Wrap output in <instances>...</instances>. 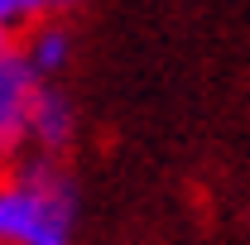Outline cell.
Here are the masks:
<instances>
[{
  "label": "cell",
  "instance_id": "5",
  "mask_svg": "<svg viewBox=\"0 0 250 245\" xmlns=\"http://www.w3.org/2000/svg\"><path fill=\"white\" fill-rule=\"evenodd\" d=\"M72 5H82V0H0V34H20V29H29L34 20L67 15Z\"/></svg>",
  "mask_w": 250,
  "mask_h": 245
},
{
  "label": "cell",
  "instance_id": "1",
  "mask_svg": "<svg viewBox=\"0 0 250 245\" xmlns=\"http://www.w3.org/2000/svg\"><path fill=\"white\" fill-rule=\"evenodd\" d=\"M77 192L58 159L20 154L0 173V245H67Z\"/></svg>",
  "mask_w": 250,
  "mask_h": 245
},
{
  "label": "cell",
  "instance_id": "4",
  "mask_svg": "<svg viewBox=\"0 0 250 245\" xmlns=\"http://www.w3.org/2000/svg\"><path fill=\"white\" fill-rule=\"evenodd\" d=\"M20 53L29 58V67L43 82H53L72 62V29H67V20L48 15V20H34L29 29H20Z\"/></svg>",
  "mask_w": 250,
  "mask_h": 245
},
{
  "label": "cell",
  "instance_id": "3",
  "mask_svg": "<svg viewBox=\"0 0 250 245\" xmlns=\"http://www.w3.org/2000/svg\"><path fill=\"white\" fill-rule=\"evenodd\" d=\"M77 140V106L67 101V92H58L53 82L39 87V101L29 111V154L43 159H62Z\"/></svg>",
  "mask_w": 250,
  "mask_h": 245
},
{
  "label": "cell",
  "instance_id": "6",
  "mask_svg": "<svg viewBox=\"0 0 250 245\" xmlns=\"http://www.w3.org/2000/svg\"><path fill=\"white\" fill-rule=\"evenodd\" d=\"M5 39H10V34H0V43H5Z\"/></svg>",
  "mask_w": 250,
  "mask_h": 245
},
{
  "label": "cell",
  "instance_id": "2",
  "mask_svg": "<svg viewBox=\"0 0 250 245\" xmlns=\"http://www.w3.org/2000/svg\"><path fill=\"white\" fill-rule=\"evenodd\" d=\"M43 77L29 67L15 39L0 43V163L29 154V111L39 101Z\"/></svg>",
  "mask_w": 250,
  "mask_h": 245
}]
</instances>
